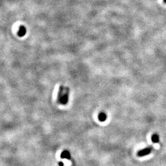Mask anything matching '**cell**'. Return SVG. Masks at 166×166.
I'll list each match as a JSON object with an SVG mask.
<instances>
[{
    "mask_svg": "<svg viewBox=\"0 0 166 166\" xmlns=\"http://www.w3.org/2000/svg\"><path fill=\"white\" fill-rule=\"evenodd\" d=\"M59 100L61 104L65 105L68 103V92H65L63 94L59 93Z\"/></svg>",
    "mask_w": 166,
    "mask_h": 166,
    "instance_id": "6da1fadb",
    "label": "cell"
},
{
    "mask_svg": "<svg viewBox=\"0 0 166 166\" xmlns=\"http://www.w3.org/2000/svg\"><path fill=\"white\" fill-rule=\"evenodd\" d=\"M151 150H152V147H148L146 148H144V149L139 151L138 152V156L140 157H143V156H146V155L151 153Z\"/></svg>",
    "mask_w": 166,
    "mask_h": 166,
    "instance_id": "7a4b0ae2",
    "label": "cell"
},
{
    "mask_svg": "<svg viewBox=\"0 0 166 166\" xmlns=\"http://www.w3.org/2000/svg\"><path fill=\"white\" fill-rule=\"evenodd\" d=\"M60 156H61V158L67 159H69L70 158V157H71L70 152L68 151H67V150L63 151L62 153V154H61Z\"/></svg>",
    "mask_w": 166,
    "mask_h": 166,
    "instance_id": "3957f363",
    "label": "cell"
},
{
    "mask_svg": "<svg viewBox=\"0 0 166 166\" xmlns=\"http://www.w3.org/2000/svg\"><path fill=\"white\" fill-rule=\"evenodd\" d=\"M99 119L100 121H101V122H104V121H105L107 119V115L105 114V113H103V112H102V113H100V114L99 115Z\"/></svg>",
    "mask_w": 166,
    "mask_h": 166,
    "instance_id": "277c9868",
    "label": "cell"
},
{
    "mask_svg": "<svg viewBox=\"0 0 166 166\" xmlns=\"http://www.w3.org/2000/svg\"><path fill=\"white\" fill-rule=\"evenodd\" d=\"M26 32H27V31H26V28L24 27V26H21V27L19 28V32H18L19 36H20V37L24 36L25 34V33H26Z\"/></svg>",
    "mask_w": 166,
    "mask_h": 166,
    "instance_id": "5b68a950",
    "label": "cell"
},
{
    "mask_svg": "<svg viewBox=\"0 0 166 166\" xmlns=\"http://www.w3.org/2000/svg\"><path fill=\"white\" fill-rule=\"evenodd\" d=\"M151 140L152 142H153L154 143H158L159 140V136L158 135H156V134H155L153 135L151 137Z\"/></svg>",
    "mask_w": 166,
    "mask_h": 166,
    "instance_id": "8992f818",
    "label": "cell"
},
{
    "mask_svg": "<svg viewBox=\"0 0 166 166\" xmlns=\"http://www.w3.org/2000/svg\"><path fill=\"white\" fill-rule=\"evenodd\" d=\"M59 165H60V166H63V164L62 162H60V163H59Z\"/></svg>",
    "mask_w": 166,
    "mask_h": 166,
    "instance_id": "52a82bcc",
    "label": "cell"
}]
</instances>
